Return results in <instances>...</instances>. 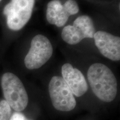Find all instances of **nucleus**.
Wrapping results in <instances>:
<instances>
[{
    "instance_id": "obj_1",
    "label": "nucleus",
    "mask_w": 120,
    "mask_h": 120,
    "mask_svg": "<svg viewBox=\"0 0 120 120\" xmlns=\"http://www.w3.org/2000/svg\"><path fill=\"white\" fill-rule=\"evenodd\" d=\"M87 79L94 94L101 101L110 102L117 93V82L111 70L104 64H91L87 71Z\"/></svg>"
},
{
    "instance_id": "obj_2",
    "label": "nucleus",
    "mask_w": 120,
    "mask_h": 120,
    "mask_svg": "<svg viewBox=\"0 0 120 120\" xmlns=\"http://www.w3.org/2000/svg\"><path fill=\"white\" fill-rule=\"evenodd\" d=\"M1 85L5 101L16 112L22 111L26 109L28 102L26 90L20 79L11 72L2 75Z\"/></svg>"
},
{
    "instance_id": "obj_3",
    "label": "nucleus",
    "mask_w": 120,
    "mask_h": 120,
    "mask_svg": "<svg viewBox=\"0 0 120 120\" xmlns=\"http://www.w3.org/2000/svg\"><path fill=\"white\" fill-rule=\"evenodd\" d=\"M34 4L35 0H11L3 10L9 29L21 30L31 19Z\"/></svg>"
},
{
    "instance_id": "obj_4",
    "label": "nucleus",
    "mask_w": 120,
    "mask_h": 120,
    "mask_svg": "<svg viewBox=\"0 0 120 120\" xmlns=\"http://www.w3.org/2000/svg\"><path fill=\"white\" fill-rule=\"evenodd\" d=\"M53 47L49 40L42 34H37L32 39L31 47L24 59L29 70L40 68L52 57Z\"/></svg>"
},
{
    "instance_id": "obj_5",
    "label": "nucleus",
    "mask_w": 120,
    "mask_h": 120,
    "mask_svg": "<svg viewBox=\"0 0 120 120\" xmlns=\"http://www.w3.org/2000/svg\"><path fill=\"white\" fill-rule=\"evenodd\" d=\"M49 91L52 105L57 110L68 112L76 107L74 95L62 77L55 76L51 78Z\"/></svg>"
},
{
    "instance_id": "obj_6",
    "label": "nucleus",
    "mask_w": 120,
    "mask_h": 120,
    "mask_svg": "<svg viewBox=\"0 0 120 120\" xmlns=\"http://www.w3.org/2000/svg\"><path fill=\"white\" fill-rule=\"evenodd\" d=\"M95 27L91 18L87 15L78 17L73 25H68L63 28L61 37L69 45H74L85 38H94Z\"/></svg>"
},
{
    "instance_id": "obj_7",
    "label": "nucleus",
    "mask_w": 120,
    "mask_h": 120,
    "mask_svg": "<svg viewBox=\"0 0 120 120\" xmlns=\"http://www.w3.org/2000/svg\"><path fill=\"white\" fill-rule=\"evenodd\" d=\"M79 12V5L75 0H67L63 4L60 0H52L47 4L46 19L49 23L61 27L66 23L70 16Z\"/></svg>"
},
{
    "instance_id": "obj_8",
    "label": "nucleus",
    "mask_w": 120,
    "mask_h": 120,
    "mask_svg": "<svg viewBox=\"0 0 120 120\" xmlns=\"http://www.w3.org/2000/svg\"><path fill=\"white\" fill-rule=\"evenodd\" d=\"M94 38L97 49L103 56L113 61L120 60V38L109 32L98 31Z\"/></svg>"
},
{
    "instance_id": "obj_9",
    "label": "nucleus",
    "mask_w": 120,
    "mask_h": 120,
    "mask_svg": "<svg viewBox=\"0 0 120 120\" xmlns=\"http://www.w3.org/2000/svg\"><path fill=\"white\" fill-rule=\"evenodd\" d=\"M61 72L63 79L73 95L81 97L86 94L88 85L82 73L70 64H65L62 66Z\"/></svg>"
},
{
    "instance_id": "obj_10",
    "label": "nucleus",
    "mask_w": 120,
    "mask_h": 120,
    "mask_svg": "<svg viewBox=\"0 0 120 120\" xmlns=\"http://www.w3.org/2000/svg\"><path fill=\"white\" fill-rule=\"evenodd\" d=\"M11 108L5 100L0 101V120H10Z\"/></svg>"
},
{
    "instance_id": "obj_11",
    "label": "nucleus",
    "mask_w": 120,
    "mask_h": 120,
    "mask_svg": "<svg viewBox=\"0 0 120 120\" xmlns=\"http://www.w3.org/2000/svg\"><path fill=\"white\" fill-rule=\"evenodd\" d=\"M10 120H31L26 117L23 113L19 112H16L11 116Z\"/></svg>"
},
{
    "instance_id": "obj_12",
    "label": "nucleus",
    "mask_w": 120,
    "mask_h": 120,
    "mask_svg": "<svg viewBox=\"0 0 120 120\" xmlns=\"http://www.w3.org/2000/svg\"><path fill=\"white\" fill-rule=\"evenodd\" d=\"M1 1H2V0H0V2H1Z\"/></svg>"
}]
</instances>
